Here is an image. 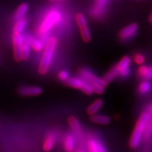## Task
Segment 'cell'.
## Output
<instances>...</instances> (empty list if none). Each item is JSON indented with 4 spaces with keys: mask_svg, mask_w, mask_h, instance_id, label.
<instances>
[{
    "mask_svg": "<svg viewBox=\"0 0 152 152\" xmlns=\"http://www.w3.org/2000/svg\"><path fill=\"white\" fill-rule=\"evenodd\" d=\"M151 118V105L150 104L149 112L142 113L137 121L135 128L133 131L129 141V145L131 148H135L139 145L142 135L143 134L145 127L149 120Z\"/></svg>",
    "mask_w": 152,
    "mask_h": 152,
    "instance_id": "cell-1",
    "label": "cell"
},
{
    "mask_svg": "<svg viewBox=\"0 0 152 152\" xmlns=\"http://www.w3.org/2000/svg\"><path fill=\"white\" fill-rule=\"evenodd\" d=\"M56 45L57 40L54 37H50L48 41L39 65V72L41 74H45L48 70Z\"/></svg>",
    "mask_w": 152,
    "mask_h": 152,
    "instance_id": "cell-2",
    "label": "cell"
},
{
    "mask_svg": "<svg viewBox=\"0 0 152 152\" xmlns=\"http://www.w3.org/2000/svg\"><path fill=\"white\" fill-rule=\"evenodd\" d=\"M61 18V15L59 12L56 11H53L48 14L44 21L42 22L39 27V32L41 34L47 33L53 26L58 22Z\"/></svg>",
    "mask_w": 152,
    "mask_h": 152,
    "instance_id": "cell-3",
    "label": "cell"
},
{
    "mask_svg": "<svg viewBox=\"0 0 152 152\" xmlns=\"http://www.w3.org/2000/svg\"><path fill=\"white\" fill-rule=\"evenodd\" d=\"M79 74L80 78L87 81L90 85H99L103 87H105L107 84L103 79H100L94 75L89 70L86 69H82L79 70Z\"/></svg>",
    "mask_w": 152,
    "mask_h": 152,
    "instance_id": "cell-4",
    "label": "cell"
},
{
    "mask_svg": "<svg viewBox=\"0 0 152 152\" xmlns=\"http://www.w3.org/2000/svg\"><path fill=\"white\" fill-rule=\"evenodd\" d=\"M12 39L15 59L17 61H20L22 60L21 49L22 46L24 43V39L21 33H13Z\"/></svg>",
    "mask_w": 152,
    "mask_h": 152,
    "instance_id": "cell-5",
    "label": "cell"
},
{
    "mask_svg": "<svg viewBox=\"0 0 152 152\" xmlns=\"http://www.w3.org/2000/svg\"><path fill=\"white\" fill-rule=\"evenodd\" d=\"M138 26L136 23H131L126 27L119 33V37L122 41H127L134 37L137 31Z\"/></svg>",
    "mask_w": 152,
    "mask_h": 152,
    "instance_id": "cell-6",
    "label": "cell"
},
{
    "mask_svg": "<svg viewBox=\"0 0 152 152\" xmlns=\"http://www.w3.org/2000/svg\"><path fill=\"white\" fill-rule=\"evenodd\" d=\"M18 92L23 96H36L42 93V89L36 86H23L19 89Z\"/></svg>",
    "mask_w": 152,
    "mask_h": 152,
    "instance_id": "cell-7",
    "label": "cell"
},
{
    "mask_svg": "<svg viewBox=\"0 0 152 152\" xmlns=\"http://www.w3.org/2000/svg\"><path fill=\"white\" fill-rule=\"evenodd\" d=\"M25 43L28 44L30 46H31L35 51H39L42 50L43 45L41 40L37 39L36 38H34L31 36H27L24 37Z\"/></svg>",
    "mask_w": 152,
    "mask_h": 152,
    "instance_id": "cell-8",
    "label": "cell"
},
{
    "mask_svg": "<svg viewBox=\"0 0 152 152\" xmlns=\"http://www.w3.org/2000/svg\"><path fill=\"white\" fill-rule=\"evenodd\" d=\"M95 1H96V3L94 4L95 6L92 12L93 16L98 17L103 13L108 0H95Z\"/></svg>",
    "mask_w": 152,
    "mask_h": 152,
    "instance_id": "cell-9",
    "label": "cell"
},
{
    "mask_svg": "<svg viewBox=\"0 0 152 152\" xmlns=\"http://www.w3.org/2000/svg\"><path fill=\"white\" fill-rule=\"evenodd\" d=\"M68 121L71 129H72L75 134L77 136H81V127H80V123L77 118L74 116H70L69 118Z\"/></svg>",
    "mask_w": 152,
    "mask_h": 152,
    "instance_id": "cell-10",
    "label": "cell"
},
{
    "mask_svg": "<svg viewBox=\"0 0 152 152\" xmlns=\"http://www.w3.org/2000/svg\"><path fill=\"white\" fill-rule=\"evenodd\" d=\"M64 148L67 152H72L75 148V138L73 134H67L64 138Z\"/></svg>",
    "mask_w": 152,
    "mask_h": 152,
    "instance_id": "cell-11",
    "label": "cell"
},
{
    "mask_svg": "<svg viewBox=\"0 0 152 152\" xmlns=\"http://www.w3.org/2000/svg\"><path fill=\"white\" fill-rule=\"evenodd\" d=\"M28 10V6L27 3H22L18 7L13 15L14 20H18L19 19L24 17Z\"/></svg>",
    "mask_w": 152,
    "mask_h": 152,
    "instance_id": "cell-12",
    "label": "cell"
},
{
    "mask_svg": "<svg viewBox=\"0 0 152 152\" xmlns=\"http://www.w3.org/2000/svg\"><path fill=\"white\" fill-rule=\"evenodd\" d=\"M84 80L80 77H73L69 78L65 81L66 84H67L69 86L76 88V89H80L81 88L83 85L84 84Z\"/></svg>",
    "mask_w": 152,
    "mask_h": 152,
    "instance_id": "cell-13",
    "label": "cell"
},
{
    "mask_svg": "<svg viewBox=\"0 0 152 152\" xmlns=\"http://www.w3.org/2000/svg\"><path fill=\"white\" fill-rule=\"evenodd\" d=\"M91 120L92 122L98 124L102 125H107L110 122V119L108 116L103 115H91Z\"/></svg>",
    "mask_w": 152,
    "mask_h": 152,
    "instance_id": "cell-14",
    "label": "cell"
},
{
    "mask_svg": "<svg viewBox=\"0 0 152 152\" xmlns=\"http://www.w3.org/2000/svg\"><path fill=\"white\" fill-rule=\"evenodd\" d=\"M103 105V101L101 99H97L88 107L87 112L91 115L96 114V113L101 108Z\"/></svg>",
    "mask_w": 152,
    "mask_h": 152,
    "instance_id": "cell-15",
    "label": "cell"
},
{
    "mask_svg": "<svg viewBox=\"0 0 152 152\" xmlns=\"http://www.w3.org/2000/svg\"><path fill=\"white\" fill-rule=\"evenodd\" d=\"M55 137L53 134H50L46 137L43 144V150L45 151H50L55 145Z\"/></svg>",
    "mask_w": 152,
    "mask_h": 152,
    "instance_id": "cell-16",
    "label": "cell"
},
{
    "mask_svg": "<svg viewBox=\"0 0 152 152\" xmlns=\"http://www.w3.org/2000/svg\"><path fill=\"white\" fill-rule=\"evenodd\" d=\"M27 20L26 18H22L16 21L15 25L13 27V33H21L27 26Z\"/></svg>",
    "mask_w": 152,
    "mask_h": 152,
    "instance_id": "cell-17",
    "label": "cell"
},
{
    "mask_svg": "<svg viewBox=\"0 0 152 152\" xmlns=\"http://www.w3.org/2000/svg\"><path fill=\"white\" fill-rule=\"evenodd\" d=\"M118 74V70L117 68V66H113V68H112L105 74V75H104V77L103 78V80L105 82L106 84H107L108 83H110V81H112V80L115 78Z\"/></svg>",
    "mask_w": 152,
    "mask_h": 152,
    "instance_id": "cell-18",
    "label": "cell"
},
{
    "mask_svg": "<svg viewBox=\"0 0 152 152\" xmlns=\"http://www.w3.org/2000/svg\"><path fill=\"white\" fill-rule=\"evenodd\" d=\"M131 63V59L129 56H124L118 64L116 65L117 68L118 70V72L122 70L127 69L129 68V65Z\"/></svg>",
    "mask_w": 152,
    "mask_h": 152,
    "instance_id": "cell-19",
    "label": "cell"
},
{
    "mask_svg": "<svg viewBox=\"0 0 152 152\" xmlns=\"http://www.w3.org/2000/svg\"><path fill=\"white\" fill-rule=\"evenodd\" d=\"M22 60H27L29 58L31 53V46L27 43H23L21 49Z\"/></svg>",
    "mask_w": 152,
    "mask_h": 152,
    "instance_id": "cell-20",
    "label": "cell"
},
{
    "mask_svg": "<svg viewBox=\"0 0 152 152\" xmlns=\"http://www.w3.org/2000/svg\"><path fill=\"white\" fill-rule=\"evenodd\" d=\"M80 32L83 39L84 42H88L90 41V39H91V34H90V32L87 26L80 27Z\"/></svg>",
    "mask_w": 152,
    "mask_h": 152,
    "instance_id": "cell-21",
    "label": "cell"
},
{
    "mask_svg": "<svg viewBox=\"0 0 152 152\" xmlns=\"http://www.w3.org/2000/svg\"><path fill=\"white\" fill-rule=\"evenodd\" d=\"M76 22L77 23V25L79 27V28L83 27L84 26H87V22L84 16L81 13H78L77 15H76Z\"/></svg>",
    "mask_w": 152,
    "mask_h": 152,
    "instance_id": "cell-22",
    "label": "cell"
},
{
    "mask_svg": "<svg viewBox=\"0 0 152 152\" xmlns=\"http://www.w3.org/2000/svg\"><path fill=\"white\" fill-rule=\"evenodd\" d=\"M89 152H98L97 142L93 139H90L88 142Z\"/></svg>",
    "mask_w": 152,
    "mask_h": 152,
    "instance_id": "cell-23",
    "label": "cell"
},
{
    "mask_svg": "<svg viewBox=\"0 0 152 152\" xmlns=\"http://www.w3.org/2000/svg\"><path fill=\"white\" fill-rule=\"evenodd\" d=\"M150 89V84L148 81H144L140 84L139 86V91L142 94L147 93Z\"/></svg>",
    "mask_w": 152,
    "mask_h": 152,
    "instance_id": "cell-24",
    "label": "cell"
},
{
    "mask_svg": "<svg viewBox=\"0 0 152 152\" xmlns=\"http://www.w3.org/2000/svg\"><path fill=\"white\" fill-rule=\"evenodd\" d=\"M144 137L146 140L150 139L151 134V118L149 120L143 132Z\"/></svg>",
    "mask_w": 152,
    "mask_h": 152,
    "instance_id": "cell-25",
    "label": "cell"
},
{
    "mask_svg": "<svg viewBox=\"0 0 152 152\" xmlns=\"http://www.w3.org/2000/svg\"><path fill=\"white\" fill-rule=\"evenodd\" d=\"M80 89H81L85 94H86L88 95L91 94L93 93L91 85H90L87 81H86V80H84V84L81 88H80Z\"/></svg>",
    "mask_w": 152,
    "mask_h": 152,
    "instance_id": "cell-26",
    "label": "cell"
},
{
    "mask_svg": "<svg viewBox=\"0 0 152 152\" xmlns=\"http://www.w3.org/2000/svg\"><path fill=\"white\" fill-rule=\"evenodd\" d=\"M134 60L135 62L139 65L142 64L145 62V57L143 56V55L140 53H137L134 56Z\"/></svg>",
    "mask_w": 152,
    "mask_h": 152,
    "instance_id": "cell-27",
    "label": "cell"
},
{
    "mask_svg": "<svg viewBox=\"0 0 152 152\" xmlns=\"http://www.w3.org/2000/svg\"><path fill=\"white\" fill-rule=\"evenodd\" d=\"M58 78L62 80V81H66L69 79V74L68 72L65 70H62L58 74Z\"/></svg>",
    "mask_w": 152,
    "mask_h": 152,
    "instance_id": "cell-28",
    "label": "cell"
},
{
    "mask_svg": "<svg viewBox=\"0 0 152 152\" xmlns=\"http://www.w3.org/2000/svg\"><path fill=\"white\" fill-rule=\"evenodd\" d=\"M148 67H147L146 66H145V65L141 66V67H140V69L138 70V73L140 75V76L145 78L146 75L147 71H148Z\"/></svg>",
    "mask_w": 152,
    "mask_h": 152,
    "instance_id": "cell-29",
    "label": "cell"
},
{
    "mask_svg": "<svg viewBox=\"0 0 152 152\" xmlns=\"http://www.w3.org/2000/svg\"><path fill=\"white\" fill-rule=\"evenodd\" d=\"M129 72H130V70L129 68H128L127 69L122 70V71H121V72H118V75H120L121 77H127V76L129 75Z\"/></svg>",
    "mask_w": 152,
    "mask_h": 152,
    "instance_id": "cell-30",
    "label": "cell"
},
{
    "mask_svg": "<svg viewBox=\"0 0 152 152\" xmlns=\"http://www.w3.org/2000/svg\"><path fill=\"white\" fill-rule=\"evenodd\" d=\"M151 76H152V69L151 66H150V67H148V71H147V73L145 78L146 79H150L151 78Z\"/></svg>",
    "mask_w": 152,
    "mask_h": 152,
    "instance_id": "cell-31",
    "label": "cell"
},
{
    "mask_svg": "<svg viewBox=\"0 0 152 152\" xmlns=\"http://www.w3.org/2000/svg\"><path fill=\"white\" fill-rule=\"evenodd\" d=\"M50 1L52 2H57V1H65V0H49Z\"/></svg>",
    "mask_w": 152,
    "mask_h": 152,
    "instance_id": "cell-32",
    "label": "cell"
},
{
    "mask_svg": "<svg viewBox=\"0 0 152 152\" xmlns=\"http://www.w3.org/2000/svg\"><path fill=\"white\" fill-rule=\"evenodd\" d=\"M74 152H84L83 150H77V151H74Z\"/></svg>",
    "mask_w": 152,
    "mask_h": 152,
    "instance_id": "cell-33",
    "label": "cell"
},
{
    "mask_svg": "<svg viewBox=\"0 0 152 152\" xmlns=\"http://www.w3.org/2000/svg\"><path fill=\"white\" fill-rule=\"evenodd\" d=\"M151 17H152V15L150 16V22H151Z\"/></svg>",
    "mask_w": 152,
    "mask_h": 152,
    "instance_id": "cell-34",
    "label": "cell"
},
{
    "mask_svg": "<svg viewBox=\"0 0 152 152\" xmlns=\"http://www.w3.org/2000/svg\"><path fill=\"white\" fill-rule=\"evenodd\" d=\"M104 152H106V151H104Z\"/></svg>",
    "mask_w": 152,
    "mask_h": 152,
    "instance_id": "cell-35",
    "label": "cell"
}]
</instances>
